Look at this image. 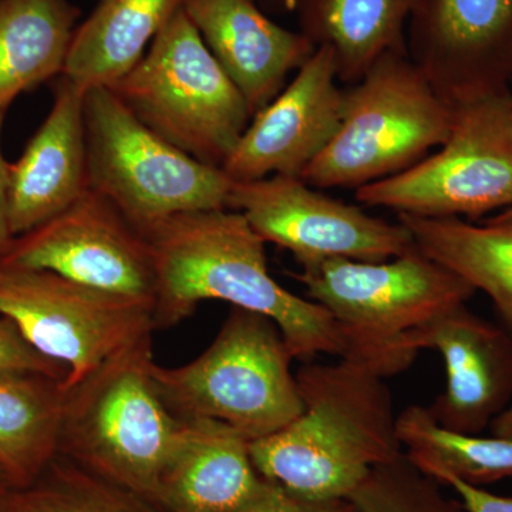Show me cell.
<instances>
[{"mask_svg":"<svg viewBox=\"0 0 512 512\" xmlns=\"http://www.w3.org/2000/svg\"><path fill=\"white\" fill-rule=\"evenodd\" d=\"M156 272L154 330L173 328L204 301L274 320L293 359L343 357L346 342L333 316L275 281L265 241L241 212H183L141 232Z\"/></svg>","mask_w":512,"mask_h":512,"instance_id":"obj_1","label":"cell"},{"mask_svg":"<svg viewBox=\"0 0 512 512\" xmlns=\"http://www.w3.org/2000/svg\"><path fill=\"white\" fill-rule=\"evenodd\" d=\"M302 413L251 441L256 470L305 500H338L373 468L403 453L392 393L376 369L350 357L303 362L296 372Z\"/></svg>","mask_w":512,"mask_h":512,"instance_id":"obj_2","label":"cell"},{"mask_svg":"<svg viewBox=\"0 0 512 512\" xmlns=\"http://www.w3.org/2000/svg\"><path fill=\"white\" fill-rule=\"evenodd\" d=\"M151 335L64 387L59 454L158 505L181 420L158 396Z\"/></svg>","mask_w":512,"mask_h":512,"instance_id":"obj_3","label":"cell"},{"mask_svg":"<svg viewBox=\"0 0 512 512\" xmlns=\"http://www.w3.org/2000/svg\"><path fill=\"white\" fill-rule=\"evenodd\" d=\"M292 276L338 323L346 342L343 357L366 363L384 379L413 365L416 356L403 349L407 333L477 292L416 245L387 261L328 259Z\"/></svg>","mask_w":512,"mask_h":512,"instance_id":"obj_4","label":"cell"},{"mask_svg":"<svg viewBox=\"0 0 512 512\" xmlns=\"http://www.w3.org/2000/svg\"><path fill=\"white\" fill-rule=\"evenodd\" d=\"M456 107L407 52H389L343 90L338 131L302 180L313 188H360L402 173L441 147Z\"/></svg>","mask_w":512,"mask_h":512,"instance_id":"obj_5","label":"cell"},{"mask_svg":"<svg viewBox=\"0 0 512 512\" xmlns=\"http://www.w3.org/2000/svg\"><path fill=\"white\" fill-rule=\"evenodd\" d=\"M292 360L274 320L232 308L202 355L180 367L154 363L153 380L177 419L221 421L255 441L302 413Z\"/></svg>","mask_w":512,"mask_h":512,"instance_id":"obj_6","label":"cell"},{"mask_svg":"<svg viewBox=\"0 0 512 512\" xmlns=\"http://www.w3.org/2000/svg\"><path fill=\"white\" fill-rule=\"evenodd\" d=\"M107 87L154 133L211 167H224L252 119L183 8L143 59Z\"/></svg>","mask_w":512,"mask_h":512,"instance_id":"obj_7","label":"cell"},{"mask_svg":"<svg viewBox=\"0 0 512 512\" xmlns=\"http://www.w3.org/2000/svg\"><path fill=\"white\" fill-rule=\"evenodd\" d=\"M89 188L138 231L183 212L225 210L234 181L138 120L109 87L84 93Z\"/></svg>","mask_w":512,"mask_h":512,"instance_id":"obj_8","label":"cell"},{"mask_svg":"<svg viewBox=\"0 0 512 512\" xmlns=\"http://www.w3.org/2000/svg\"><path fill=\"white\" fill-rule=\"evenodd\" d=\"M511 99L507 93L454 106L453 128L437 153L357 188V201L424 218L512 208Z\"/></svg>","mask_w":512,"mask_h":512,"instance_id":"obj_9","label":"cell"},{"mask_svg":"<svg viewBox=\"0 0 512 512\" xmlns=\"http://www.w3.org/2000/svg\"><path fill=\"white\" fill-rule=\"evenodd\" d=\"M154 302L80 284L43 269L0 266V316L73 386L131 342L154 332Z\"/></svg>","mask_w":512,"mask_h":512,"instance_id":"obj_10","label":"cell"},{"mask_svg":"<svg viewBox=\"0 0 512 512\" xmlns=\"http://www.w3.org/2000/svg\"><path fill=\"white\" fill-rule=\"evenodd\" d=\"M227 208L241 212L265 244L291 252L301 268L336 258L387 261L414 247L412 234L400 222L372 217L298 177L232 183Z\"/></svg>","mask_w":512,"mask_h":512,"instance_id":"obj_11","label":"cell"},{"mask_svg":"<svg viewBox=\"0 0 512 512\" xmlns=\"http://www.w3.org/2000/svg\"><path fill=\"white\" fill-rule=\"evenodd\" d=\"M0 266L43 269L101 291L154 302L156 272L146 238L90 188L56 217L13 238Z\"/></svg>","mask_w":512,"mask_h":512,"instance_id":"obj_12","label":"cell"},{"mask_svg":"<svg viewBox=\"0 0 512 512\" xmlns=\"http://www.w3.org/2000/svg\"><path fill=\"white\" fill-rule=\"evenodd\" d=\"M406 49L453 106L511 93L512 0H419Z\"/></svg>","mask_w":512,"mask_h":512,"instance_id":"obj_13","label":"cell"},{"mask_svg":"<svg viewBox=\"0 0 512 512\" xmlns=\"http://www.w3.org/2000/svg\"><path fill=\"white\" fill-rule=\"evenodd\" d=\"M336 80L332 50L316 47L292 82L252 117L222 171L234 183L271 175L301 178L338 131L343 90Z\"/></svg>","mask_w":512,"mask_h":512,"instance_id":"obj_14","label":"cell"},{"mask_svg":"<svg viewBox=\"0 0 512 512\" xmlns=\"http://www.w3.org/2000/svg\"><path fill=\"white\" fill-rule=\"evenodd\" d=\"M412 355L436 350L446 366V389L431 404L440 426L464 434L490 427L512 400V339L467 308V303L407 333Z\"/></svg>","mask_w":512,"mask_h":512,"instance_id":"obj_15","label":"cell"},{"mask_svg":"<svg viewBox=\"0 0 512 512\" xmlns=\"http://www.w3.org/2000/svg\"><path fill=\"white\" fill-rule=\"evenodd\" d=\"M183 10L244 96L252 117L316 50L303 33L269 19L258 0H184Z\"/></svg>","mask_w":512,"mask_h":512,"instance_id":"obj_16","label":"cell"},{"mask_svg":"<svg viewBox=\"0 0 512 512\" xmlns=\"http://www.w3.org/2000/svg\"><path fill=\"white\" fill-rule=\"evenodd\" d=\"M278 487L256 470L251 441L221 421L181 420L161 478L165 512H249Z\"/></svg>","mask_w":512,"mask_h":512,"instance_id":"obj_17","label":"cell"},{"mask_svg":"<svg viewBox=\"0 0 512 512\" xmlns=\"http://www.w3.org/2000/svg\"><path fill=\"white\" fill-rule=\"evenodd\" d=\"M84 90L57 77L53 104L15 163H9L15 237L56 217L89 190Z\"/></svg>","mask_w":512,"mask_h":512,"instance_id":"obj_18","label":"cell"},{"mask_svg":"<svg viewBox=\"0 0 512 512\" xmlns=\"http://www.w3.org/2000/svg\"><path fill=\"white\" fill-rule=\"evenodd\" d=\"M184 0H99L74 32L62 76L87 92L130 72Z\"/></svg>","mask_w":512,"mask_h":512,"instance_id":"obj_19","label":"cell"},{"mask_svg":"<svg viewBox=\"0 0 512 512\" xmlns=\"http://www.w3.org/2000/svg\"><path fill=\"white\" fill-rule=\"evenodd\" d=\"M419 0H295L301 33L335 55L338 79L356 83L389 52H407L404 29Z\"/></svg>","mask_w":512,"mask_h":512,"instance_id":"obj_20","label":"cell"},{"mask_svg":"<svg viewBox=\"0 0 512 512\" xmlns=\"http://www.w3.org/2000/svg\"><path fill=\"white\" fill-rule=\"evenodd\" d=\"M414 245L493 301L512 339V211L483 225L399 214Z\"/></svg>","mask_w":512,"mask_h":512,"instance_id":"obj_21","label":"cell"},{"mask_svg":"<svg viewBox=\"0 0 512 512\" xmlns=\"http://www.w3.org/2000/svg\"><path fill=\"white\" fill-rule=\"evenodd\" d=\"M79 18L70 0H0V107L62 76Z\"/></svg>","mask_w":512,"mask_h":512,"instance_id":"obj_22","label":"cell"},{"mask_svg":"<svg viewBox=\"0 0 512 512\" xmlns=\"http://www.w3.org/2000/svg\"><path fill=\"white\" fill-rule=\"evenodd\" d=\"M64 380L37 373L0 376V471L29 487L59 456Z\"/></svg>","mask_w":512,"mask_h":512,"instance_id":"obj_23","label":"cell"},{"mask_svg":"<svg viewBox=\"0 0 512 512\" xmlns=\"http://www.w3.org/2000/svg\"><path fill=\"white\" fill-rule=\"evenodd\" d=\"M396 431L406 457L436 481L448 476L483 487L512 478V440L448 430L416 404L397 416Z\"/></svg>","mask_w":512,"mask_h":512,"instance_id":"obj_24","label":"cell"},{"mask_svg":"<svg viewBox=\"0 0 512 512\" xmlns=\"http://www.w3.org/2000/svg\"><path fill=\"white\" fill-rule=\"evenodd\" d=\"M12 512L165 511L59 454L35 483L16 490Z\"/></svg>","mask_w":512,"mask_h":512,"instance_id":"obj_25","label":"cell"},{"mask_svg":"<svg viewBox=\"0 0 512 512\" xmlns=\"http://www.w3.org/2000/svg\"><path fill=\"white\" fill-rule=\"evenodd\" d=\"M402 453L370 471L349 500L362 512H466Z\"/></svg>","mask_w":512,"mask_h":512,"instance_id":"obj_26","label":"cell"},{"mask_svg":"<svg viewBox=\"0 0 512 512\" xmlns=\"http://www.w3.org/2000/svg\"><path fill=\"white\" fill-rule=\"evenodd\" d=\"M37 373L66 380L67 369L55 360L40 355L29 345L12 320L0 316V376Z\"/></svg>","mask_w":512,"mask_h":512,"instance_id":"obj_27","label":"cell"},{"mask_svg":"<svg viewBox=\"0 0 512 512\" xmlns=\"http://www.w3.org/2000/svg\"><path fill=\"white\" fill-rule=\"evenodd\" d=\"M249 512H362L349 498L338 500H305L286 493L284 488L276 487L274 493Z\"/></svg>","mask_w":512,"mask_h":512,"instance_id":"obj_28","label":"cell"},{"mask_svg":"<svg viewBox=\"0 0 512 512\" xmlns=\"http://www.w3.org/2000/svg\"><path fill=\"white\" fill-rule=\"evenodd\" d=\"M439 483L457 494L466 512H512V497L488 493L483 487H474L454 477L440 478Z\"/></svg>","mask_w":512,"mask_h":512,"instance_id":"obj_29","label":"cell"},{"mask_svg":"<svg viewBox=\"0 0 512 512\" xmlns=\"http://www.w3.org/2000/svg\"><path fill=\"white\" fill-rule=\"evenodd\" d=\"M6 111L8 109L0 107V141H2ZM13 238L15 235L12 232V225H10L9 163L3 157L2 143H0V256L8 249Z\"/></svg>","mask_w":512,"mask_h":512,"instance_id":"obj_30","label":"cell"},{"mask_svg":"<svg viewBox=\"0 0 512 512\" xmlns=\"http://www.w3.org/2000/svg\"><path fill=\"white\" fill-rule=\"evenodd\" d=\"M493 436L512 440V403L490 424Z\"/></svg>","mask_w":512,"mask_h":512,"instance_id":"obj_31","label":"cell"},{"mask_svg":"<svg viewBox=\"0 0 512 512\" xmlns=\"http://www.w3.org/2000/svg\"><path fill=\"white\" fill-rule=\"evenodd\" d=\"M16 488L9 483L8 478L0 471V512H12L13 498Z\"/></svg>","mask_w":512,"mask_h":512,"instance_id":"obj_32","label":"cell"},{"mask_svg":"<svg viewBox=\"0 0 512 512\" xmlns=\"http://www.w3.org/2000/svg\"><path fill=\"white\" fill-rule=\"evenodd\" d=\"M268 8L275 10H292L295 0H261Z\"/></svg>","mask_w":512,"mask_h":512,"instance_id":"obj_33","label":"cell"},{"mask_svg":"<svg viewBox=\"0 0 512 512\" xmlns=\"http://www.w3.org/2000/svg\"><path fill=\"white\" fill-rule=\"evenodd\" d=\"M510 117H511V127H512V99L510 104Z\"/></svg>","mask_w":512,"mask_h":512,"instance_id":"obj_34","label":"cell"},{"mask_svg":"<svg viewBox=\"0 0 512 512\" xmlns=\"http://www.w3.org/2000/svg\"><path fill=\"white\" fill-rule=\"evenodd\" d=\"M510 211H512V208H510Z\"/></svg>","mask_w":512,"mask_h":512,"instance_id":"obj_35","label":"cell"}]
</instances>
